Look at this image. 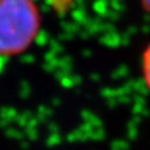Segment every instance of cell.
<instances>
[{
  "label": "cell",
  "instance_id": "277c9868",
  "mask_svg": "<svg viewBox=\"0 0 150 150\" xmlns=\"http://www.w3.org/2000/svg\"><path fill=\"white\" fill-rule=\"evenodd\" d=\"M141 4H142L144 9L146 11V13L150 15V0H141Z\"/></svg>",
  "mask_w": 150,
  "mask_h": 150
},
{
  "label": "cell",
  "instance_id": "6da1fadb",
  "mask_svg": "<svg viewBox=\"0 0 150 150\" xmlns=\"http://www.w3.org/2000/svg\"><path fill=\"white\" fill-rule=\"evenodd\" d=\"M41 28L34 0H0V57L25 52Z\"/></svg>",
  "mask_w": 150,
  "mask_h": 150
},
{
  "label": "cell",
  "instance_id": "7a4b0ae2",
  "mask_svg": "<svg viewBox=\"0 0 150 150\" xmlns=\"http://www.w3.org/2000/svg\"><path fill=\"white\" fill-rule=\"evenodd\" d=\"M142 76L146 87L150 91V45L146 47L142 55Z\"/></svg>",
  "mask_w": 150,
  "mask_h": 150
},
{
  "label": "cell",
  "instance_id": "3957f363",
  "mask_svg": "<svg viewBox=\"0 0 150 150\" xmlns=\"http://www.w3.org/2000/svg\"><path fill=\"white\" fill-rule=\"evenodd\" d=\"M50 1H52L53 7L55 8H66L73 0H50Z\"/></svg>",
  "mask_w": 150,
  "mask_h": 150
}]
</instances>
